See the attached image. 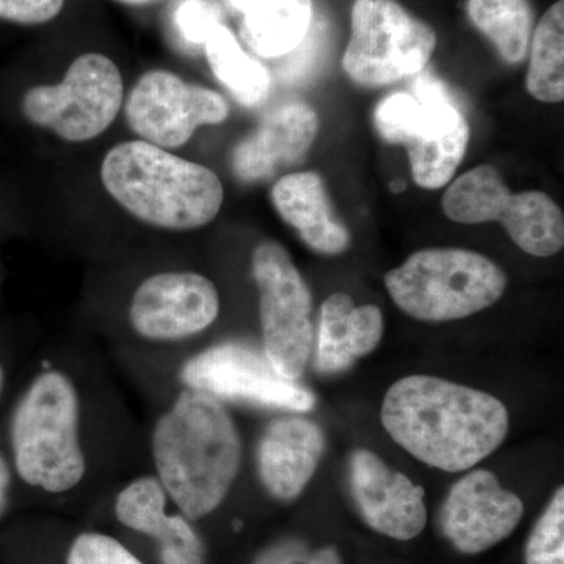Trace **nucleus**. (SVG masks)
I'll use <instances>...</instances> for the list:
<instances>
[{
  "mask_svg": "<svg viewBox=\"0 0 564 564\" xmlns=\"http://www.w3.org/2000/svg\"><path fill=\"white\" fill-rule=\"evenodd\" d=\"M381 422L408 454L445 473L484 462L510 430L499 399L430 375L397 381L386 393Z\"/></svg>",
  "mask_w": 564,
  "mask_h": 564,
  "instance_id": "1",
  "label": "nucleus"
},
{
  "mask_svg": "<svg viewBox=\"0 0 564 564\" xmlns=\"http://www.w3.org/2000/svg\"><path fill=\"white\" fill-rule=\"evenodd\" d=\"M158 480L188 519L217 510L242 466L239 430L220 399L185 389L152 432Z\"/></svg>",
  "mask_w": 564,
  "mask_h": 564,
  "instance_id": "2",
  "label": "nucleus"
},
{
  "mask_svg": "<svg viewBox=\"0 0 564 564\" xmlns=\"http://www.w3.org/2000/svg\"><path fill=\"white\" fill-rule=\"evenodd\" d=\"M101 181L137 220L169 231L209 225L225 199L217 173L143 140L111 148L102 161Z\"/></svg>",
  "mask_w": 564,
  "mask_h": 564,
  "instance_id": "3",
  "label": "nucleus"
},
{
  "mask_svg": "<svg viewBox=\"0 0 564 564\" xmlns=\"http://www.w3.org/2000/svg\"><path fill=\"white\" fill-rule=\"evenodd\" d=\"M11 447L25 484L51 494L69 491L87 473L80 444V403L73 381L50 370L35 378L11 421Z\"/></svg>",
  "mask_w": 564,
  "mask_h": 564,
  "instance_id": "4",
  "label": "nucleus"
},
{
  "mask_svg": "<svg viewBox=\"0 0 564 564\" xmlns=\"http://www.w3.org/2000/svg\"><path fill=\"white\" fill-rule=\"evenodd\" d=\"M499 263L463 248H429L384 276L393 303L422 322H452L488 310L507 289Z\"/></svg>",
  "mask_w": 564,
  "mask_h": 564,
  "instance_id": "5",
  "label": "nucleus"
},
{
  "mask_svg": "<svg viewBox=\"0 0 564 564\" xmlns=\"http://www.w3.org/2000/svg\"><path fill=\"white\" fill-rule=\"evenodd\" d=\"M436 50V33L395 0H355L344 54L347 76L378 88L414 76Z\"/></svg>",
  "mask_w": 564,
  "mask_h": 564,
  "instance_id": "6",
  "label": "nucleus"
},
{
  "mask_svg": "<svg viewBox=\"0 0 564 564\" xmlns=\"http://www.w3.org/2000/svg\"><path fill=\"white\" fill-rule=\"evenodd\" d=\"M124 104L121 70L102 54L80 55L61 84L39 85L25 93V118L69 143L98 139Z\"/></svg>",
  "mask_w": 564,
  "mask_h": 564,
  "instance_id": "7",
  "label": "nucleus"
},
{
  "mask_svg": "<svg viewBox=\"0 0 564 564\" xmlns=\"http://www.w3.org/2000/svg\"><path fill=\"white\" fill-rule=\"evenodd\" d=\"M251 267L259 291L263 355L282 377L299 381L314 351L310 288L280 243H259Z\"/></svg>",
  "mask_w": 564,
  "mask_h": 564,
  "instance_id": "8",
  "label": "nucleus"
},
{
  "mask_svg": "<svg viewBox=\"0 0 564 564\" xmlns=\"http://www.w3.org/2000/svg\"><path fill=\"white\" fill-rule=\"evenodd\" d=\"M126 121L141 140L176 150L203 126L220 124L229 106L217 91L188 84L165 69L144 73L124 104Z\"/></svg>",
  "mask_w": 564,
  "mask_h": 564,
  "instance_id": "9",
  "label": "nucleus"
},
{
  "mask_svg": "<svg viewBox=\"0 0 564 564\" xmlns=\"http://www.w3.org/2000/svg\"><path fill=\"white\" fill-rule=\"evenodd\" d=\"M181 380L188 389L220 400H239L292 413H307L315 406L310 389L282 377L263 351L247 344H218L193 356L182 367Z\"/></svg>",
  "mask_w": 564,
  "mask_h": 564,
  "instance_id": "10",
  "label": "nucleus"
},
{
  "mask_svg": "<svg viewBox=\"0 0 564 564\" xmlns=\"http://www.w3.org/2000/svg\"><path fill=\"white\" fill-rule=\"evenodd\" d=\"M220 313V295L209 278L193 272L152 274L132 296L129 321L139 336L176 343L209 328Z\"/></svg>",
  "mask_w": 564,
  "mask_h": 564,
  "instance_id": "11",
  "label": "nucleus"
},
{
  "mask_svg": "<svg viewBox=\"0 0 564 564\" xmlns=\"http://www.w3.org/2000/svg\"><path fill=\"white\" fill-rule=\"evenodd\" d=\"M524 516V502L500 485L486 469L473 470L459 478L440 513L445 540L466 555L484 554L502 543Z\"/></svg>",
  "mask_w": 564,
  "mask_h": 564,
  "instance_id": "12",
  "label": "nucleus"
},
{
  "mask_svg": "<svg viewBox=\"0 0 564 564\" xmlns=\"http://www.w3.org/2000/svg\"><path fill=\"white\" fill-rule=\"evenodd\" d=\"M421 104L417 121L408 139L413 180L425 191H437L451 182L469 144V122L432 73L422 74L414 84Z\"/></svg>",
  "mask_w": 564,
  "mask_h": 564,
  "instance_id": "13",
  "label": "nucleus"
},
{
  "mask_svg": "<svg viewBox=\"0 0 564 564\" xmlns=\"http://www.w3.org/2000/svg\"><path fill=\"white\" fill-rule=\"evenodd\" d=\"M352 502L367 525L397 541H411L425 530V491L393 470L375 452L356 448L348 459Z\"/></svg>",
  "mask_w": 564,
  "mask_h": 564,
  "instance_id": "14",
  "label": "nucleus"
},
{
  "mask_svg": "<svg viewBox=\"0 0 564 564\" xmlns=\"http://www.w3.org/2000/svg\"><path fill=\"white\" fill-rule=\"evenodd\" d=\"M325 452V434L303 415L273 419L259 440L256 459L265 491L281 502H292L317 473Z\"/></svg>",
  "mask_w": 564,
  "mask_h": 564,
  "instance_id": "15",
  "label": "nucleus"
},
{
  "mask_svg": "<svg viewBox=\"0 0 564 564\" xmlns=\"http://www.w3.org/2000/svg\"><path fill=\"white\" fill-rule=\"evenodd\" d=\"M318 126L317 113L307 104L278 107L237 144L232 152L234 173L240 181L259 182L291 169L313 147Z\"/></svg>",
  "mask_w": 564,
  "mask_h": 564,
  "instance_id": "16",
  "label": "nucleus"
},
{
  "mask_svg": "<svg viewBox=\"0 0 564 564\" xmlns=\"http://www.w3.org/2000/svg\"><path fill=\"white\" fill-rule=\"evenodd\" d=\"M166 492L155 477L131 481L115 502L118 521L159 541L162 564H206L198 534L182 516L165 511Z\"/></svg>",
  "mask_w": 564,
  "mask_h": 564,
  "instance_id": "17",
  "label": "nucleus"
},
{
  "mask_svg": "<svg viewBox=\"0 0 564 564\" xmlns=\"http://www.w3.org/2000/svg\"><path fill=\"white\" fill-rule=\"evenodd\" d=\"M384 318L380 307H356L347 293L329 295L322 304L315 345V370L339 373L356 359L370 355L383 339Z\"/></svg>",
  "mask_w": 564,
  "mask_h": 564,
  "instance_id": "18",
  "label": "nucleus"
},
{
  "mask_svg": "<svg viewBox=\"0 0 564 564\" xmlns=\"http://www.w3.org/2000/svg\"><path fill=\"white\" fill-rule=\"evenodd\" d=\"M272 203L282 220L300 234L311 250L334 256L350 247V232L334 217L328 193L317 173L282 176L273 185Z\"/></svg>",
  "mask_w": 564,
  "mask_h": 564,
  "instance_id": "19",
  "label": "nucleus"
},
{
  "mask_svg": "<svg viewBox=\"0 0 564 564\" xmlns=\"http://www.w3.org/2000/svg\"><path fill=\"white\" fill-rule=\"evenodd\" d=\"M239 18L240 36L262 58L291 54L306 39L313 0H228Z\"/></svg>",
  "mask_w": 564,
  "mask_h": 564,
  "instance_id": "20",
  "label": "nucleus"
},
{
  "mask_svg": "<svg viewBox=\"0 0 564 564\" xmlns=\"http://www.w3.org/2000/svg\"><path fill=\"white\" fill-rule=\"evenodd\" d=\"M497 221L527 254L551 258L563 250V212L543 192L511 193Z\"/></svg>",
  "mask_w": 564,
  "mask_h": 564,
  "instance_id": "21",
  "label": "nucleus"
},
{
  "mask_svg": "<svg viewBox=\"0 0 564 564\" xmlns=\"http://www.w3.org/2000/svg\"><path fill=\"white\" fill-rule=\"evenodd\" d=\"M203 47L215 79L225 85L237 101L256 106L269 95V70L242 50L225 24L220 22L212 29Z\"/></svg>",
  "mask_w": 564,
  "mask_h": 564,
  "instance_id": "22",
  "label": "nucleus"
},
{
  "mask_svg": "<svg viewBox=\"0 0 564 564\" xmlns=\"http://www.w3.org/2000/svg\"><path fill=\"white\" fill-rule=\"evenodd\" d=\"M467 17L510 65L525 61L534 13L529 0H467Z\"/></svg>",
  "mask_w": 564,
  "mask_h": 564,
  "instance_id": "23",
  "label": "nucleus"
},
{
  "mask_svg": "<svg viewBox=\"0 0 564 564\" xmlns=\"http://www.w3.org/2000/svg\"><path fill=\"white\" fill-rule=\"evenodd\" d=\"M527 90L541 102L564 99V2L545 11L530 41Z\"/></svg>",
  "mask_w": 564,
  "mask_h": 564,
  "instance_id": "24",
  "label": "nucleus"
},
{
  "mask_svg": "<svg viewBox=\"0 0 564 564\" xmlns=\"http://www.w3.org/2000/svg\"><path fill=\"white\" fill-rule=\"evenodd\" d=\"M510 195L502 174L494 166H475L445 191L443 210L452 221L463 225L497 221Z\"/></svg>",
  "mask_w": 564,
  "mask_h": 564,
  "instance_id": "25",
  "label": "nucleus"
},
{
  "mask_svg": "<svg viewBox=\"0 0 564 564\" xmlns=\"http://www.w3.org/2000/svg\"><path fill=\"white\" fill-rule=\"evenodd\" d=\"M525 564H564V491L554 497L534 524L524 552Z\"/></svg>",
  "mask_w": 564,
  "mask_h": 564,
  "instance_id": "26",
  "label": "nucleus"
},
{
  "mask_svg": "<svg viewBox=\"0 0 564 564\" xmlns=\"http://www.w3.org/2000/svg\"><path fill=\"white\" fill-rule=\"evenodd\" d=\"M421 104L414 95L395 93L375 110V126L389 143H406L417 121Z\"/></svg>",
  "mask_w": 564,
  "mask_h": 564,
  "instance_id": "27",
  "label": "nucleus"
},
{
  "mask_svg": "<svg viewBox=\"0 0 564 564\" xmlns=\"http://www.w3.org/2000/svg\"><path fill=\"white\" fill-rule=\"evenodd\" d=\"M252 564H345L343 555L334 545L313 547L306 541L281 540L267 545Z\"/></svg>",
  "mask_w": 564,
  "mask_h": 564,
  "instance_id": "28",
  "label": "nucleus"
},
{
  "mask_svg": "<svg viewBox=\"0 0 564 564\" xmlns=\"http://www.w3.org/2000/svg\"><path fill=\"white\" fill-rule=\"evenodd\" d=\"M68 564H143L120 541L101 533H82L68 552Z\"/></svg>",
  "mask_w": 564,
  "mask_h": 564,
  "instance_id": "29",
  "label": "nucleus"
},
{
  "mask_svg": "<svg viewBox=\"0 0 564 564\" xmlns=\"http://www.w3.org/2000/svg\"><path fill=\"white\" fill-rule=\"evenodd\" d=\"M217 24H220V11L209 0H184L174 14L181 39L195 46H203Z\"/></svg>",
  "mask_w": 564,
  "mask_h": 564,
  "instance_id": "30",
  "label": "nucleus"
},
{
  "mask_svg": "<svg viewBox=\"0 0 564 564\" xmlns=\"http://www.w3.org/2000/svg\"><path fill=\"white\" fill-rule=\"evenodd\" d=\"M65 0H0V20L35 25L58 17Z\"/></svg>",
  "mask_w": 564,
  "mask_h": 564,
  "instance_id": "31",
  "label": "nucleus"
},
{
  "mask_svg": "<svg viewBox=\"0 0 564 564\" xmlns=\"http://www.w3.org/2000/svg\"><path fill=\"white\" fill-rule=\"evenodd\" d=\"M11 474L9 464L6 458L0 455V516L6 511L7 502H9V489H10Z\"/></svg>",
  "mask_w": 564,
  "mask_h": 564,
  "instance_id": "32",
  "label": "nucleus"
},
{
  "mask_svg": "<svg viewBox=\"0 0 564 564\" xmlns=\"http://www.w3.org/2000/svg\"><path fill=\"white\" fill-rule=\"evenodd\" d=\"M404 187H406V184H404L403 181H393L392 184H391V191L393 193L403 192Z\"/></svg>",
  "mask_w": 564,
  "mask_h": 564,
  "instance_id": "33",
  "label": "nucleus"
},
{
  "mask_svg": "<svg viewBox=\"0 0 564 564\" xmlns=\"http://www.w3.org/2000/svg\"><path fill=\"white\" fill-rule=\"evenodd\" d=\"M117 2L126 3V6H141V3H148L151 0H117Z\"/></svg>",
  "mask_w": 564,
  "mask_h": 564,
  "instance_id": "34",
  "label": "nucleus"
},
{
  "mask_svg": "<svg viewBox=\"0 0 564 564\" xmlns=\"http://www.w3.org/2000/svg\"><path fill=\"white\" fill-rule=\"evenodd\" d=\"M3 388V370L2 367H0V392H2Z\"/></svg>",
  "mask_w": 564,
  "mask_h": 564,
  "instance_id": "35",
  "label": "nucleus"
}]
</instances>
